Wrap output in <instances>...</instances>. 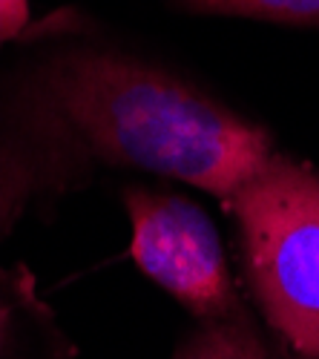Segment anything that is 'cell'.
<instances>
[{
  "mask_svg": "<svg viewBox=\"0 0 319 359\" xmlns=\"http://www.w3.org/2000/svg\"><path fill=\"white\" fill-rule=\"evenodd\" d=\"M29 6L26 0H0V43L15 38L26 26Z\"/></svg>",
  "mask_w": 319,
  "mask_h": 359,
  "instance_id": "7",
  "label": "cell"
},
{
  "mask_svg": "<svg viewBox=\"0 0 319 359\" xmlns=\"http://www.w3.org/2000/svg\"><path fill=\"white\" fill-rule=\"evenodd\" d=\"M176 359H276L247 316L198 325L176 351Z\"/></svg>",
  "mask_w": 319,
  "mask_h": 359,
  "instance_id": "4",
  "label": "cell"
},
{
  "mask_svg": "<svg viewBox=\"0 0 319 359\" xmlns=\"http://www.w3.org/2000/svg\"><path fill=\"white\" fill-rule=\"evenodd\" d=\"M32 311V293L23 279L0 271V359H20Z\"/></svg>",
  "mask_w": 319,
  "mask_h": 359,
  "instance_id": "6",
  "label": "cell"
},
{
  "mask_svg": "<svg viewBox=\"0 0 319 359\" xmlns=\"http://www.w3.org/2000/svg\"><path fill=\"white\" fill-rule=\"evenodd\" d=\"M273 153L271 135L164 69L75 52L0 98V236L29 201L98 167H135L227 201Z\"/></svg>",
  "mask_w": 319,
  "mask_h": 359,
  "instance_id": "1",
  "label": "cell"
},
{
  "mask_svg": "<svg viewBox=\"0 0 319 359\" xmlns=\"http://www.w3.org/2000/svg\"><path fill=\"white\" fill-rule=\"evenodd\" d=\"M190 12L253 18L291 26H319V0H179Z\"/></svg>",
  "mask_w": 319,
  "mask_h": 359,
  "instance_id": "5",
  "label": "cell"
},
{
  "mask_svg": "<svg viewBox=\"0 0 319 359\" xmlns=\"http://www.w3.org/2000/svg\"><path fill=\"white\" fill-rule=\"evenodd\" d=\"M227 204L268 325L294 353L319 359V172L271 153Z\"/></svg>",
  "mask_w": 319,
  "mask_h": 359,
  "instance_id": "2",
  "label": "cell"
},
{
  "mask_svg": "<svg viewBox=\"0 0 319 359\" xmlns=\"http://www.w3.org/2000/svg\"><path fill=\"white\" fill-rule=\"evenodd\" d=\"M133 259L201 325L242 316L222 238L205 207L176 193L127 190Z\"/></svg>",
  "mask_w": 319,
  "mask_h": 359,
  "instance_id": "3",
  "label": "cell"
}]
</instances>
